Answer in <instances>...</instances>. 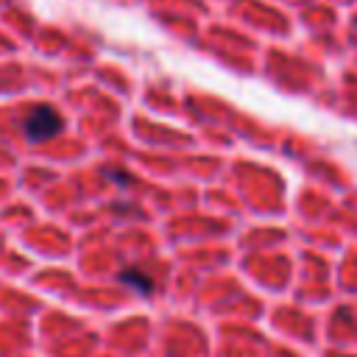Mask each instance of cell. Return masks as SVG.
<instances>
[{"label":"cell","mask_w":357,"mask_h":357,"mask_svg":"<svg viewBox=\"0 0 357 357\" xmlns=\"http://www.w3.org/2000/svg\"><path fill=\"white\" fill-rule=\"evenodd\" d=\"M22 131H25V137H28L31 142L50 139V137H56V134L61 131V117H59L53 109H47V106H36V109L25 117Z\"/></svg>","instance_id":"cell-1"},{"label":"cell","mask_w":357,"mask_h":357,"mask_svg":"<svg viewBox=\"0 0 357 357\" xmlns=\"http://www.w3.org/2000/svg\"><path fill=\"white\" fill-rule=\"evenodd\" d=\"M120 279H123V282H128V284H134L139 293H148V290L153 287V282H151V279H148L142 271H137V268H128V271H123V273H120Z\"/></svg>","instance_id":"cell-2"}]
</instances>
